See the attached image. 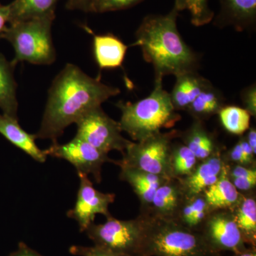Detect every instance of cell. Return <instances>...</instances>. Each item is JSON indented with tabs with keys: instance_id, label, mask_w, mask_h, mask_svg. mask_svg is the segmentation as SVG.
<instances>
[{
	"instance_id": "cell-31",
	"label": "cell",
	"mask_w": 256,
	"mask_h": 256,
	"mask_svg": "<svg viewBox=\"0 0 256 256\" xmlns=\"http://www.w3.org/2000/svg\"><path fill=\"white\" fill-rule=\"evenodd\" d=\"M222 156H223L224 162H230L233 164L252 166L248 164L247 160H246L245 156H244V154H242V146H240L239 141L237 142L236 144L232 149L229 150L227 152L225 158H224L223 154H222Z\"/></svg>"
},
{
	"instance_id": "cell-33",
	"label": "cell",
	"mask_w": 256,
	"mask_h": 256,
	"mask_svg": "<svg viewBox=\"0 0 256 256\" xmlns=\"http://www.w3.org/2000/svg\"><path fill=\"white\" fill-rule=\"evenodd\" d=\"M10 256H42L31 248L28 246L24 242L18 244V250L12 252Z\"/></svg>"
},
{
	"instance_id": "cell-13",
	"label": "cell",
	"mask_w": 256,
	"mask_h": 256,
	"mask_svg": "<svg viewBox=\"0 0 256 256\" xmlns=\"http://www.w3.org/2000/svg\"><path fill=\"white\" fill-rule=\"evenodd\" d=\"M220 152L202 160L186 178L178 180L186 197L202 194L220 178L224 166Z\"/></svg>"
},
{
	"instance_id": "cell-1",
	"label": "cell",
	"mask_w": 256,
	"mask_h": 256,
	"mask_svg": "<svg viewBox=\"0 0 256 256\" xmlns=\"http://www.w3.org/2000/svg\"><path fill=\"white\" fill-rule=\"evenodd\" d=\"M120 90L94 78L74 64L66 65L55 77L48 92L46 108L36 138L57 139L70 124H76L88 111L101 106Z\"/></svg>"
},
{
	"instance_id": "cell-17",
	"label": "cell",
	"mask_w": 256,
	"mask_h": 256,
	"mask_svg": "<svg viewBox=\"0 0 256 256\" xmlns=\"http://www.w3.org/2000/svg\"><path fill=\"white\" fill-rule=\"evenodd\" d=\"M176 82L170 94L175 110H186L198 94L212 82L196 72L176 76Z\"/></svg>"
},
{
	"instance_id": "cell-11",
	"label": "cell",
	"mask_w": 256,
	"mask_h": 256,
	"mask_svg": "<svg viewBox=\"0 0 256 256\" xmlns=\"http://www.w3.org/2000/svg\"><path fill=\"white\" fill-rule=\"evenodd\" d=\"M80 186L75 206L69 210L68 218L76 220L82 232H86L90 224L94 223L96 216L102 214L106 218L112 216L109 212V205L114 203V194L102 193L94 188L88 175L78 173Z\"/></svg>"
},
{
	"instance_id": "cell-2",
	"label": "cell",
	"mask_w": 256,
	"mask_h": 256,
	"mask_svg": "<svg viewBox=\"0 0 256 256\" xmlns=\"http://www.w3.org/2000/svg\"><path fill=\"white\" fill-rule=\"evenodd\" d=\"M178 12L173 8L168 14H150L143 18L136 32L132 46H140L143 58L153 66L156 78L196 72L198 58L184 41L176 26Z\"/></svg>"
},
{
	"instance_id": "cell-34",
	"label": "cell",
	"mask_w": 256,
	"mask_h": 256,
	"mask_svg": "<svg viewBox=\"0 0 256 256\" xmlns=\"http://www.w3.org/2000/svg\"><path fill=\"white\" fill-rule=\"evenodd\" d=\"M9 10L8 5L0 4V36L8 24Z\"/></svg>"
},
{
	"instance_id": "cell-16",
	"label": "cell",
	"mask_w": 256,
	"mask_h": 256,
	"mask_svg": "<svg viewBox=\"0 0 256 256\" xmlns=\"http://www.w3.org/2000/svg\"><path fill=\"white\" fill-rule=\"evenodd\" d=\"M0 134L18 149L38 162H44L46 156L36 146V134H30L18 124V118L0 114Z\"/></svg>"
},
{
	"instance_id": "cell-29",
	"label": "cell",
	"mask_w": 256,
	"mask_h": 256,
	"mask_svg": "<svg viewBox=\"0 0 256 256\" xmlns=\"http://www.w3.org/2000/svg\"><path fill=\"white\" fill-rule=\"evenodd\" d=\"M69 252L72 255L76 256H131L112 252L108 249L95 245L92 247L72 246L69 248Z\"/></svg>"
},
{
	"instance_id": "cell-24",
	"label": "cell",
	"mask_w": 256,
	"mask_h": 256,
	"mask_svg": "<svg viewBox=\"0 0 256 256\" xmlns=\"http://www.w3.org/2000/svg\"><path fill=\"white\" fill-rule=\"evenodd\" d=\"M224 106V96L210 84L198 94L186 111L194 120L203 121L218 114Z\"/></svg>"
},
{
	"instance_id": "cell-10",
	"label": "cell",
	"mask_w": 256,
	"mask_h": 256,
	"mask_svg": "<svg viewBox=\"0 0 256 256\" xmlns=\"http://www.w3.org/2000/svg\"><path fill=\"white\" fill-rule=\"evenodd\" d=\"M46 156L66 160L74 165L77 173L92 174L97 183L101 182V169L106 162H114L108 154L76 136L70 142L60 144L53 142L44 150Z\"/></svg>"
},
{
	"instance_id": "cell-36",
	"label": "cell",
	"mask_w": 256,
	"mask_h": 256,
	"mask_svg": "<svg viewBox=\"0 0 256 256\" xmlns=\"http://www.w3.org/2000/svg\"><path fill=\"white\" fill-rule=\"evenodd\" d=\"M234 256H256V246L247 247L245 250L234 254Z\"/></svg>"
},
{
	"instance_id": "cell-15",
	"label": "cell",
	"mask_w": 256,
	"mask_h": 256,
	"mask_svg": "<svg viewBox=\"0 0 256 256\" xmlns=\"http://www.w3.org/2000/svg\"><path fill=\"white\" fill-rule=\"evenodd\" d=\"M120 178L130 185L140 201L142 213H146L150 208L156 190L170 178L130 166H120Z\"/></svg>"
},
{
	"instance_id": "cell-8",
	"label": "cell",
	"mask_w": 256,
	"mask_h": 256,
	"mask_svg": "<svg viewBox=\"0 0 256 256\" xmlns=\"http://www.w3.org/2000/svg\"><path fill=\"white\" fill-rule=\"evenodd\" d=\"M76 124V136L106 154L112 150L124 153L131 142L122 137L119 122L109 117L101 106L88 111Z\"/></svg>"
},
{
	"instance_id": "cell-23",
	"label": "cell",
	"mask_w": 256,
	"mask_h": 256,
	"mask_svg": "<svg viewBox=\"0 0 256 256\" xmlns=\"http://www.w3.org/2000/svg\"><path fill=\"white\" fill-rule=\"evenodd\" d=\"M15 66L12 62H8L4 55L0 54V109L3 114L18 118Z\"/></svg>"
},
{
	"instance_id": "cell-30",
	"label": "cell",
	"mask_w": 256,
	"mask_h": 256,
	"mask_svg": "<svg viewBox=\"0 0 256 256\" xmlns=\"http://www.w3.org/2000/svg\"><path fill=\"white\" fill-rule=\"evenodd\" d=\"M242 100L245 106V109L256 117V86L252 84L250 86L246 88L242 92Z\"/></svg>"
},
{
	"instance_id": "cell-27",
	"label": "cell",
	"mask_w": 256,
	"mask_h": 256,
	"mask_svg": "<svg viewBox=\"0 0 256 256\" xmlns=\"http://www.w3.org/2000/svg\"><path fill=\"white\" fill-rule=\"evenodd\" d=\"M174 8L178 12L184 10L188 11L191 16V22L195 26L208 24L214 18L208 0H174Z\"/></svg>"
},
{
	"instance_id": "cell-7",
	"label": "cell",
	"mask_w": 256,
	"mask_h": 256,
	"mask_svg": "<svg viewBox=\"0 0 256 256\" xmlns=\"http://www.w3.org/2000/svg\"><path fill=\"white\" fill-rule=\"evenodd\" d=\"M178 136L176 130L160 132L142 140L131 142L122 153V159L114 163L170 178L172 148L173 140Z\"/></svg>"
},
{
	"instance_id": "cell-35",
	"label": "cell",
	"mask_w": 256,
	"mask_h": 256,
	"mask_svg": "<svg viewBox=\"0 0 256 256\" xmlns=\"http://www.w3.org/2000/svg\"><path fill=\"white\" fill-rule=\"evenodd\" d=\"M247 142L252 148L254 154H256V130L255 128H249L247 130L246 136H244Z\"/></svg>"
},
{
	"instance_id": "cell-19",
	"label": "cell",
	"mask_w": 256,
	"mask_h": 256,
	"mask_svg": "<svg viewBox=\"0 0 256 256\" xmlns=\"http://www.w3.org/2000/svg\"><path fill=\"white\" fill-rule=\"evenodd\" d=\"M183 144L201 162L220 152V148L213 134L204 128L202 121L195 120L184 132L182 133Z\"/></svg>"
},
{
	"instance_id": "cell-28",
	"label": "cell",
	"mask_w": 256,
	"mask_h": 256,
	"mask_svg": "<svg viewBox=\"0 0 256 256\" xmlns=\"http://www.w3.org/2000/svg\"><path fill=\"white\" fill-rule=\"evenodd\" d=\"M144 0H92L90 12L105 13L132 8Z\"/></svg>"
},
{
	"instance_id": "cell-6",
	"label": "cell",
	"mask_w": 256,
	"mask_h": 256,
	"mask_svg": "<svg viewBox=\"0 0 256 256\" xmlns=\"http://www.w3.org/2000/svg\"><path fill=\"white\" fill-rule=\"evenodd\" d=\"M104 224L92 223L86 232L97 246L131 256H142L148 220L141 214L131 220H119L112 216Z\"/></svg>"
},
{
	"instance_id": "cell-18",
	"label": "cell",
	"mask_w": 256,
	"mask_h": 256,
	"mask_svg": "<svg viewBox=\"0 0 256 256\" xmlns=\"http://www.w3.org/2000/svg\"><path fill=\"white\" fill-rule=\"evenodd\" d=\"M128 48L127 45L112 34L94 36V57L100 69L122 66Z\"/></svg>"
},
{
	"instance_id": "cell-3",
	"label": "cell",
	"mask_w": 256,
	"mask_h": 256,
	"mask_svg": "<svg viewBox=\"0 0 256 256\" xmlns=\"http://www.w3.org/2000/svg\"><path fill=\"white\" fill-rule=\"evenodd\" d=\"M162 79L156 78L152 92L146 98L136 102L120 101L121 110L119 124L121 130L129 134L136 142L173 127L181 116L176 114L170 94L163 88Z\"/></svg>"
},
{
	"instance_id": "cell-12",
	"label": "cell",
	"mask_w": 256,
	"mask_h": 256,
	"mask_svg": "<svg viewBox=\"0 0 256 256\" xmlns=\"http://www.w3.org/2000/svg\"><path fill=\"white\" fill-rule=\"evenodd\" d=\"M186 198L180 181L168 178L156 190L150 210L142 214L161 220H178Z\"/></svg>"
},
{
	"instance_id": "cell-20",
	"label": "cell",
	"mask_w": 256,
	"mask_h": 256,
	"mask_svg": "<svg viewBox=\"0 0 256 256\" xmlns=\"http://www.w3.org/2000/svg\"><path fill=\"white\" fill-rule=\"evenodd\" d=\"M60 0H14L8 4V24L37 18H55Z\"/></svg>"
},
{
	"instance_id": "cell-14",
	"label": "cell",
	"mask_w": 256,
	"mask_h": 256,
	"mask_svg": "<svg viewBox=\"0 0 256 256\" xmlns=\"http://www.w3.org/2000/svg\"><path fill=\"white\" fill-rule=\"evenodd\" d=\"M220 14L215 20L218 26H233L238 32L255 28L256 0H218Z\"/></svg>"
},
{
	"instance_id": "cell-5",
	"label": "cell",
	"mask_w": 256,
	"mask_h": 256,
	"mask_svg": "<svg viewBox=\"0 0 256 256\" xmlns=\"http://www.w3.org/2000/svg\"><path fill=\"white\" fill-rule=\"evenodd\" d=\"M55 18H37L8 24L0 38L10 42L15 52L14 65L26 62L36 65H50L56 60L52 36Z\"/></svg>"
},
{
	"instance_id": "cell-22",
	"label": "cell",
	"mask_w": 256,
	"mask_h": 256,
	"mask_svg": "<svg viewBox=\"0 0 256 256\" xmlns=\"http://www.w3.org/2000/svg\"><path fill=\"white\" fill-rule=\"evenodd\" d=\"M236 222L246 244L256 246V200L252 192L240 195L238 203L232 210Z\"/></svg>"
},
{
	"instance_id": "cell-4",
	"label": "cell",
	"mask_w": 256,
	"mask_h": 256,
	"mask_svg": "<svg viewBox=\"0 0 256 256\" xmlns=\"http://www.w3.org/2000/svg\"><path fill=\"white\" fill-rule=\"evenodd\" d=\"M144 215L148 227L142 256H218L207 246L200 232L178 220Z\"/></svg>"
},
{
	"instance_id": "cell-25",
	"label": "cell",
	"mask_w": 256,
	"mask_h": 256,
	"mask_svg": "<svg viewBox=\"0 0 256 256\" xmlns=\"http://www.w3.org/2000/svg\"><path fill=\"white\" fill-rule=\"evenodd\" d=\"M200 162L183 143H173L170 161V178L180 180L191 174Z\"/></svg>"
},
{
	"instance_id": "cell-26",
	"label": "cell",
	"mask_w": 256,
	"mask_h": 256,
	"mask_svg": "<svg viewBox=\"0 0 256 256\" xmlns=\"http://www.w3.org/2000/svg\"><path fill=\"white\" fill-rule=\"evenodd\" d=\"M218 114L220 124L229 133L242 136L250 128L252 116L245 108L236 106H224Z\"/></svg>"
},
{
	"instance_id": "cell-32",
	"label": "cell",
	"mask_w": 256,
	"mask_h": 256,
	"mask_svg": "<svg viewBox=\"0 0 256 256\" xmlns=\"http://www.w3.org/2000/svg\"><path fill=\"white\" fill-rule=\"evenodd\" d=\"M92 0H66V8L69 10H80L90 12Z\"/></svg>"
},
{
	"instance_id": "cell-9",
	"label": "cell",
	"mask_w": 256,
	"mask_h": 256,
	"mask_svg": "<svg viewBox=\"0 0 256 256\" xmlns=\"http://www.w3.org/2000/svg\"><path fill=\"white\" fill-rule=\"evenodd\" d=\"M200 232L207 246L215 254L222 252L236 254L247 248L230 210H212Z\"/></svg>"
},
{
	"instance_id": "cell-21",
	"label": "cell",
	"mask_w": 256,
	"mask_h": 256,
	"mask_svg": "<svg viewBox=\"0 0 256 256\" xmlns=\"http://www.w3.org/2000/svg\"><path fill=\"white\" fill-rule=\"evenodd\" d=\"M204 195L212 210H232L238 203L242 193L229 180L225 163L220 178L204 192Z\"/></svg>"
}]
</instances>
